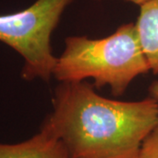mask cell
Listing matches in <instances>:
<instances>
[{"label": "cell", "instance_id": "1", "mask_svg": "<svg viewBox=\"0 0 158 158\" xmlns=\"http://www.w3.org/2000/svg\"><path fill=\"white\" fill-rule=\"evenodd\" d=\"M70 158H139L141 144L158 124L152 97L120 101L99 95L88 82L60 83L45 118Z\"/></svg>", "mask_w": 158, "mask_h": 158}, {"label": "cell", "instance_id": "4", "mask_svg": "<svg viewBox=\"0 0 158 158\" xmlns=\"http://www.w3.org/2000/svg\"><path fill=\"white\" fill-rule=\"evenodd\" d=\"M0 158H70V156L61 139L43 122L39 132L26 141L0 143Z\"/></svg>", "mask_w": 158, "mask_h": 158}, {"label": "cell", "instance_id": "8", "mask_svg": "<svg viewBox=\"0 0 158 158\" xmlns=\"http://www.w3.org/2000/svg\"><path fill=\"white\" fill-rule=\"evenodd\" d=\"M94 1H101V0H94ZM123 1H126V2H129V3H132V4H135V5H137V6H141L142 4L146 3L148 0H123Z\"/></svg>", "mask_w": 158, "mask_h": 158}, {"label": "cell", "instance_id": "2", "mask_svg": "<svg viewBox=\"0 0 158 158\" xmlns=\"http://www.w3.org/2000/svg\"><path fill=\"white\" fill-rule=\"evenodd\" d=\"M57 57L53 77L60 83L94 81V86H108L121 96L139 76L149 72L137 36L135 23H127L100 39L69 36Z\"/></svg>", "mask_w": 158, "mask_h": 158}, {"label": "cell", "instance_id": "3", "mask_svg": "<svg viewBox=\"0 0 158 158\" xmlns=\"http://www.w3.org/2000/svg\"><path fill=\"white\" fill-rule=\"evenodd\" d=\"M74 0H36L27 8L0 15V41L24 60L21 77L25 81H49L57 57L51 36L62 13Z\"/></svg>", "mask_w": 158, "mask_h": 158}, {"label": "cell", "instance_id": "5", "mask_svg": "<svg viewBox=\"0 0 158 158\" xmlns=\"http://www.w3.org/2000/svg\"><path fill=\"white\" fill-rule=\"evenodd\" d=\"M135 26L149 70L158 75V0H148L140 6Z\"/></svg>", "mask_w": 158, "mask_h": 158}, {"label": "cell", "instance_id": "6", "mask_svg": "<svg viewBox=\"0 0 158 158\" xmlns=\"http://www.w3.org/2000/svg\"><path fill=\"white\" fill-rule=\"evenodd\" d=\"M139 158H158V124L144 139Z\"/></svg>", "mask_w": 158, "mask_h": 158}, {"label": "cell", "instance_id": "7", "mask_svg": "<svg viewBox=\"0 0 158 158\" xmlns=\"http://www.w3.org/2000/svg\"><path fill=\"white\" fill-rule=\"evenodd\" d=\"M148 92H149V96L152 97L157 102L158 105V80L154 81L152 84L149 85Z\"/></svg>", "mask_w": 158, "mask_h": 158}]
</instances>
